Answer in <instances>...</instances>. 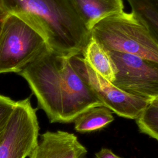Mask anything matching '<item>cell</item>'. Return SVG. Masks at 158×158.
Returning <instances> with one entry per match:
<instances>
[{"mask_svg": "<svg viewBox=\"0 0 158 158\" xmlns=\"http://www.w3.org/2000/svg\"><path fill=\"white\" fill-rule=\"evenodd\" d=\"M0 6L28 22L49 49L63 56L82 54L91 35L70 0H0Z\"/></svg>", "mask_w": 158, "mask_h": 158, "instance_id": "cell-2", "label": "cell"}, {"mask_svg": "<svg viewBox=\"0 0 158 158\" xmlns=\"http://www.w3.org/2000/svg\"><path fill=\"white\" fill-rule=\"evenodd\" d=\"M86 148L73 133L47 131L40 136L29 158H86Z\"/></svg>", "mask_w": 158, "mask_h": 158, "instance_id": "cell-8", "label": "cell"}, {"mask_svg": "<svg viewBox=\"0 0 158 158\" xmlns=\"http://www.w3.org/2000/svg\"><path fill=\"white\" fill-rule=\"evenodd\" d=\"M140 132L158 141V108L149 104L136 119Z\"/></svg>", "mask_w": 158, "mask_h": 158, "instance_id": "cell-13", "label": "cell"}, {"mask_svg": "<svg viewBox=\"0 0 158 158\" xmlns=\"http://www.w3.org/2000/svg\"><path fill=\"white\" fill-rule=\"evenodd\" d=\"M86 28H92L101 20L124 11L123 0H70Z\"/></svg>", "mask_w": 158, "mask_h": 158, "instance_id": "cell-9", "label": "cell"}, {"mask_svg": "<svg viewBox=\"0 0 158 158\" xmlns=\"http://www.w3.org/2000/svg\"><path fill=\"white\" fill-rule=\"evenodd\" d=\"M158 43V0H126Z\"/></svg>", "mask_w": 158, "mask_h": 158, "instance_id": "cell-12", "label": "cell"}, {"mask_svg": "<svg viewBox=\"0 0 158 158\" xmlns=\"http://www.w3.org/2000/svg\"><path fill=\"white\" fill-rule=\"evenodd\" d=\"M150 104H151L152 106H154V107H156L158 108V98H156V99H153L152 101H151L150 102Z\"/></svg>", "mask_w": 158, "mask_h": 158, "instance_id": "cell-17", "label": "cell"}, {"mask_svg": "<svg viewBox=\"0 0 158 158\" xmlns=\"http://www.w3.org/2000/svg\"><path fill=\"white\" fill-rule=\"evenodd\" d=\"M82 56L95 72L111 83L115 80V67L109 51L91 35L83 50Z\"/></svg>", "mask_w": 158, "mask_h": 158, "instance_id": "cell-10", "label": "cell"}, {"mask_svg": "<svg viewBox=\"0 0 158 158\" xmlns=\"http://www.w3.org/2000/svg\"><path fill=\"white\" fill-rule=\"evenodd\" d=\"M94 158H122L115 154L112 150L107 148H101L95 154Z\"/></svg>", "mask_w": 158, "mask_h": 158, "instance_id": "cell-15", "label": "cell"}, {"mask_svg": "<svg viewBox=\"0 0 158 158\" xmlns=\"http://www.w3.org/2000/svg\"><path fill=\"white\" fill-rule=\"evenodd\" d=\"M7 15H8V14L6 11H4L2 9V8L0 6V33H1V31L2 29V25L4 23V20L6 18Z\"/></svg>", "mask_w": 158, "mask_h": 158, "instance_id": "cell-16", "label": "cell"}, {"mask_svg": "<svg viewBox=\"0 0 158 158\" xmlns=\"http://www.w3.org/2000/svg\"><path fill=\"white\" fill-rule=\"evenodd\" d=\"M15 104L16 101L0 94V143L5 135Z\"/></svg>", "mask_w": 158, "mask_h": 158, "instance_id": "cell-14", "label": "cell"}, {"mask_svg": "<svg viewBox=\"0 0 158 158\" xmlns=\"http://www.w3.org/2000/svg\"><path fill=\"white\" fill-rule=\"evenodd\" d=\"M109 52L116 71L112 84L150 102L158 98L157 62L126 53Z\"/></svg>", "mask_w": 158, "mask_h": 158, "instance_id": "cell-5", "label": "cell"}, {"mask_svg": "<svg viewBox=\"0 0 158 158\" xmlns=\"http://www.w3.org/2000/svg\"><path fill=\"white\" fill-rule=\"evenodd\" d=\"M51 123H71L88 109L102 106L71 60L46 48L19 73Z\"/></svg>", "mask_w": 158, "mask_h": 158, "instance_id": "cell-1", "label": "cell"}, {"mask_svg": "<svg viewBox=\"0 0 158 158\" xmlns=\"http://www.w3.org/2000/svg\"><path fill=\"white\" fill-rule=\"evenodd\" d=\"M46 48V40L35 28L8 14L0 33V73H19Z\"/></svg>", "mask_w": 158, "mask_h": 158, "instance_id": "cell-4", "label": "cell"}, {"mask_svg": "<svg viewBox=\"0 0 158 158\" xmlns=\"http://www.w3.org/2000/svg\"><path fill=\"white\" fill-rule=\"evenodd\" d=\"M114 120L112 112L104 106H94L80 114L74 120V128L79 133L101 130Z\"/></svg>", "mask_w": 158, "mask_h": 158, "instance_id": "cell-11", "label": "cell"}, {"mask_svg": "<svg viewBox=\"0 0 158 158\" xmlns=\"http://www.w3.org/2000/svg\"><path fill=\"white\" fill-rule=\"evenodd\" d=\"M77 71L96 95L102 105L120 117L136 120L150 101L118 88L93 70L82 54L71 56Z\"/></svg>", "mask_w": 158, "mask_h": 158, "instance_id": "cell-6", "label": "cell"}, {"mask_svg": "<svg viewBox=\"0 0 158 158\" xmlns=\"http://www.w3.org/2000/svg\"><path fill=\"white\" fill-rule=\"evenodd\" d=\"M91 35L108 51L158 63V43L133 12L123 11L102 19L92 28Z\"/></svg>", "mask_w": 158, "mask_h": 158, "instance_id": "cell-3", "label": "cell"}, {"mask_svg": "<svg viewBox=\"0 0 158 158\" xmlns=\"http://www.w3.org/2000/svg\"><path fill=\"white\" fill-rule=\"evenodd\" d=\"M39 125L30 98L16 101L3 139L0 158H25L38 142Z\"/></svg>", "mask_w": 158, "mask_h": 158, "instance_id": "cell-7", "label": "cell"}]
</instances>
